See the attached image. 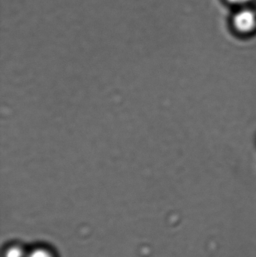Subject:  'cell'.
<instances>
[{"label":"cell","mask_w":256,"mask_h":257,"mask_svg":"<svg viewBox=\"0 0 256 257\" xmlns=\"http://www.w3.org/2000/svg\"><path fill=\"white\" fill-rule=\"evenodd\" d=\"M234 25L240 33H250L256 27L255 12L250 9H243L237 12L234 17Z\"/></svg>","instance_id":"6da1fadb"},{"label":"cell","mask_w":256,"mask_h":257,"mask_svg":"<svg viewBox=\"0 0 256 257\" xmlns=\"http://www.w3.org/2000/svg\"><path fill=\"white\" fill-rule=\"evenodd\" d=\"M24 251L18 247H10L6 252V257H24Z\"/></svg>","instance_id":"7a4b0ae2"},{"label":"cell","mask_w":256,"mask_h":257,"mask_svg":"<svg viewBox=\"0 0 256 257\" xmlns=\"http://www.w3.org/2000/svg\"><path fill=\"white\" fill-rule=\"evenodd\" d=\"M27 257H53L52 255L45 249H36L32 251Z\"/></svg>","instance_id":"3957f363"},{"label":"cell","mask_w":256,"mask_h":257,"mask_svg":"<svg viewBox=\"0 0 256 257\" xmlns=\"http://www.w3.org/2000/svg\"><path fill=\"white\" fill-rule=\"evenodd\" d=\"M228 1L229 3H233V4L243 5L250 3V2L253 1V0H228Z\"/></svg>","instance_id":"277c9868"}]
</instances>
